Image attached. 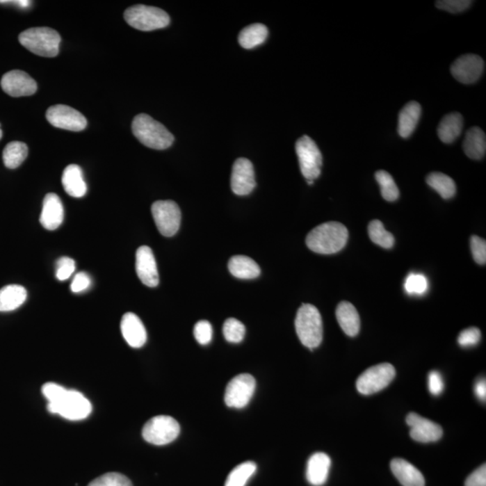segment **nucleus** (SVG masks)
<instances>
[{"instance_id":"43","label":"nucleus","mask_w":486,"mask_h":486,"mask_svg":"<svg viewBox=\"0 0 486 486\" xmlns=\"http://www.w3.org/2000/svg\"><path fill=\"white\" fill-rule=\"evenodd\" d=\"M90 285L91 280L88 275L85 273V272H79V273L76 274V276L73 278L70 289H72L73 293L84 292Z\"/></svg>"},{"instance_id":"15","label":"nucleus","mask_w":486,"mask_h":486,"mask_svg":"<svg viewBox=\"0 0 486 486\" xmlns=\"http://www.w3.org/2000/svg\"><path fill=\"white\" fill-rule=\"evenodd\" d=\"M1 88L4 92L9 96L13 97H29L36 92L38 83L26 72L15 70L3 76Z\"/></svg>"},{"instance_id":"26","label":"nucleus","mask_w":486,"mask_h":486,"mask_svg":"<svg viewBox=\"0 0 486 486\" xmlns=\"http://www.w3.org/2000/svg\"><path fill=\"white\" fill-rule=\"evenodd\" d=\"M228 268L232 276L241 280H253L261 275V268L247 256L232 257L228 263Z\"/></svg>"},{"instance_id":"10","label":"nucleus","mask_w":486,"mask_h":486,"mask_svg":"<svg viewBox=\"0 0 486 486\" xmlns=\"http://www.w3.org/2000/svg\"><path fill=\"white\" fill-rule=\"evenodd\" d=\"M152 213L159 232L163 236L171 237L178 232L181 222V212L175 202H155L152 206Z\"/></svg>"},{"instance_id":"16","label":"nucleus","mask_w":486,"mask_h":486,"mask_svg":"<svg viewBox=\"0 0 486 486\" xmlns=\"http://www.w3.org/2000/svg\"><path fill=\"white\" fill-rule=\"evenodd\" d=\"M406 423L411 427L410 436L418 442H438L443 435L442 428L439 424L412 412L406 417Z\"/></svg>"},{"instance_id":"48","label":"nucleus","mask_w":486,"mask_h":486,"mask_svg":"<svg viewBox=\"0 0 486 486\" xmlns=\"http://www.w3.org/2000/svg\"><path fill=\"white\" fill-rule=\"evenodd\" d=\"M0 127H1V125H0ZM2 137H3V131L1 130V127H0V140L2 139Z\"/></svg>"},{"instance_id":"30","label":"nucleus","mask_w":486,"mask_h":486,"mask_svg":"<svg viewBox=\"0 0 486 486\" xmlns=\"http://www.w3.org/2000/svg\"><path fill=\"white\" fill-rule=\"evenodd\" d=\"M29 155V147L21 142H11L3 151V162L8 169L14 170L19 167Z\"/></svg>"},{"instance_id":"42","label":"nucleus","mask_w":486,"mask_h":486,"mask_svg":"<svg viewBox=\"0 0 486 486\" xmlns=\"http://www.w3.org/2000/svg\"><path fill=\"white\" fill-rule=\"evenodd\" d=\"M481 337L480 330L476 327H472V328L464 330L458 336L457 341L462 347L476 346L479 343Z\"/></svg>"},{"instance_id":"1","label":"nucleus","mask_w":486,"mask_h":486,"mask_svg":"<svg viewBox=\"0 0 486 486\" xmlns=\"http://www.w3.org/2000/svg\"><path fill=\"white\" fill-rule=\"evenodd\" d=\"M42 392L48 401V411L69 421H81L92 412V405L81 393L67 390L54 383H47Z\"/></svg>"},{"instance_id":"23","label":"nucleus","mask_w":486,"mask_h":486,"mask_svg":"<svg viewBox=\"0 0 486 486\" xmlns=\"http://www.w3.org/2000/svg\"><path fill=\"white\" fill-rule=\"evenodd\" d=\"M336 317L343 331L350 337H355L360 330V318L357 309L348 302H341L336 309Z\"/></svg>"},{"instance_id":"36","label":"nucleus","mask_w":486,"mask_h":486,"mask_svg":"<svg viewBox=\"0 0 486 486\" xmlns=\"http://www.w3.org/2000/svg\"><path fill=\"white\" fill-rule=\"evenodd\" d=\"M88 486H133L131 480L119 473H106L90 483Z\"/></svg>"},{"instance_id":"32","label":"nucleus","mask_w":486,"mask_h":486,"mask_svg":"<svg viewBox=\"0 0 486 486\" xmlns=\"http://www.w3.org/2000/svg\"><path fill=\"white\" fill-rule=\"evenodd\" d=\"M256 470L257 464L252 461L239 464L229 473L225 486H245Z\"/></svg>"},{"instance_id":"20","label":"nucleus","mask_w":486,"mask_h":486,"mask_svg":"<svg viewBox=\"0 0 486 486\" xmlns=\"http://www.w3.org/2000/svg\"><path fill=\"white\" fill-rule=\"evenodd\" d=\"M332 460L329 455L318 452L309 458L307 469V478L309 484L321 486L328 479Z\"/></svg>"},{"instance_id":"6","label":"nucleus","mask_w":486,"mask_h":486,"mask_svg":"<svg viewBox=\"0 0 486 486\" xmlns=\"http://www.w3.org/2000/svg\"><path fill=\"white\" fill-rule=\"evenodd\" d=\"M124 20L140 31H154L169 26V15L161 8L145 5H136L124 12Z\"/></svg>"},{"instance_id":"35","label":"nucleus","mask_w":486,"mask_h":486,"mask_svg":"<svg viewBox=\"0 0 486 486\" xmlns=\"http://www.w3.org/2000/svg\"><path fill=\"white\" fill-rule=\"evenodd\" d=\"M225 340L231 343H240L245 336V326L239 320L229 318L222 328Z\"/></svg>"},{"instance_id":"21","label":"nucleus","mask_w":486,"mask_h":486,"mask_svg":"<svg viewBox=\"0 0 486 486\" xmlns=\"http://www.w3.org/2000/svg\"><path fill=\"white\" fill-rule=\"evenodd\" d=\"M62 183L64 191L70 197L81 198L87 194L88 188L83 178V172L78 165H69L64 170Z\"/></svg>"},{"instance_id":"8","label":"nucleus","mask_w":486,"mask_h":486,"mask_svg":"<svg viewBox=\"0 0 486 486\" xmlns=\"http://www.w3.org/2000/svg\"><path fill=\"white\" fill-rule=\"evenodd\" d=\"M299 166L302 176L307 181L319 178L323 166V155L313 139L307 136L301 137L295 143Z\"/></svg>"},{"instance_id":"25","label":"nucleus","mask_w":486,"mask_h":486,"mask_svg":"<svg viewBox=\"0 0 486 486\" xmlns=\"http://www.w3.org/2000/svg\"><path fill=\"white\" fill-rule=\"evenodd\" d=\"M463 148L464 154L472 160H481L486 152V136L479 127L470 128L464 137Z\"/></svg>"},{"instance_id":"11","label":"nucleus","mask_w":486,"mask_h":486,"mask_svg":"<svg viewBox=\"0 0 486 486\" xmlns=\"http://www.w3.org/2000/svg\"><path fill=\"white\" fill-rule=\"evenodd\" d=\"M256 390L255 378L250 374H241L232 378L225 390V401L228 407H245Z\"/></svg>"},{"instance_id":"46","label":"nucleus","mask_w":486,"mask_h":486,"mask_svg":"<svg viewBox=\"0 0 486 486\" xmlns=\"http://www.w3.org/2000/svg\"><path fill=\"white\" fill-rule=\"evenodd\" d=\"M475 392L479 399L485 400L486 398V382L485 379L478 382L476 384Z\"/></svg>"},{"instance_id":"17","label":"nucleus","mask_w":486,"mask_h":486,"mask_svg":"<svg viewBox=\"0 0 486 486\" xmlns=\"http://www.w3.org/2000/svg\"><path fill=\"white\" fill-rule=\"evenodd\" d=\"M136 268L137 276L145 286L155 287L159 285L157 264L151 248L142 246L137 250Z\"/></svg>"},{"instance_id":"13","label":"nucleus","mask_w":486,"mask_h":486,"mask_svg":"<svg viewBox=\"0 0 486 486\" xmlns=\"http://www.w3.org/2000/svg\"><path fill=\"white\" fill-rule=\"evenodd\" d=\"M485 62L476 54H464L452 63L451 72L457 81L472 84L478 81L484 72Z\"/></svg>"},{"instance_id":"40","label":"nucleus","mask_w":486,"mask_h":486,"mask_svg":"<svg viewBox=\"0 0 486 486\" xmlns=\"http://www.w3.org/2000/svg\"><path fill=\"white\" fill-rule=\"evenodd\" d=\"M470 0H439L436 2V7L449 12V13H461L472 5Z\"/></svg>"},{"instance_id":"14","label":"nucleus","mask_w":486,"mask_h":486,"mask_svg":"<svg viewBox=\"0 0 486 486\" xmlns=\"http://www.w3.org/2000/svg\"><path fill=\"white\" fill-rule=\"evenodd\" d=\"M232 191L237 195H247L256 186L254 168L252 161L245 158L235 161L231 178Z\"/></svg>"},{"instance_id":"19","label":"nucleus","mask_w":486,"mask_h":486,"mask_svg":"<svg viewBox=\"0 0 486 486\" xmlns=\"http://www.w3.org/2000/svg\"><path fill=\"white\" fill-rule=\"evenodd\" d=\"M64 211L62 201L56 194L45 195L40 222L49 231L56 230L63 224Z\"/></svg>"},{"instance_id":"22","label":"nucleus","mask_w":486,"mask_h":486,"mask_svg":"<svg viewBox=\"0 0 486 486\" xmlns=\"http://www.w3.org/2000/svg\"><path fill=\"white\" fill-rule=\"evenodd\" d=\"M391 470L403 486H425L423 473L416 467L402 458H394Z\"/></svg>"},{"instance_id":"5","label":"nucleus","mask_w":486,"mask_h":486,"mask_svg":"<svg viewBox=\"0 0 486 486\" xmlns=\"http://www.w3.org/2000/svg\"><path fill=\"white\" fill-rule=\"evenodd\" d=\"M20 44L39 56L55 57L60 51L62 39L59 33L49 27H33L20 33Z\"/></svg>"},{"instance_id":"2","label":"nucleus","mask_w":486,"mask_h":486,"mask_svg":"<svg viewBox=\"0 0 486 486\" xmlns=\"http://www.w3.org/2000/svg\"><path fill=\"white\" fill-rule=\"evenodd\" d=\"M348 229L341 222H328L309 232L307 245L318 254H334L346 246Z\"/></svg>"},{"instance_id":"33","label":"nucleus","mask_w":486,"mask_h":486,"mask_svg":"<svg viewBox=\"0 0 486 486\" xmlns=\"http://www.w3.org/2000/svg\"><path fill=\"white\" fill-rule=\"evenodd\" d=\"M368 234L371 241L377 245L384 249H391L394 245V237L391 232L384 229V226L379 220H373L368 225Z\"/></svg>"},{"instance_id":"29","label":"nucleus","mask_w":486,"mask_h":486,"mask_svg":"<svg viewBox=\"0 0 486 486\" xmlns=\"http://www.w3.org/2000/svg\"><path fill=\"white\" fill-rule=\"evenodd\" d=\"M268 35V29L264 24H253L241 30L238 40L241 47L252 49L262 44Z\"/></svg>"},{"instance_id":"9","label":"nucleus","mask_w":486,"mask_h":486,"mask_svg":"<svg viewBox=\"0 0 486 486\" xmlns=\"http://www.w3.org/2000/svg\"><path fill=\"white\" fill-rule=\"evenodd\" d=\"M396 378V369L389 363L379 364L360 375L357 380V389L360 394L369 396L389 386Z\"/></svg>"},{"instance_id":"44","label":"nucleus","mask_w":486,"mask_h":486,"mask_svg":"<svg viewBox=\"0 0 486 486\" xmlns=\"http://www.w3.org/2000/svg\"><path fill=\"white\" fill-rule=\"evenodd\" d=\"M464 486H486V466L485 464L476 469L475 472L466 480Z\"/></svg>"},{"instance_id":"24","label":"nucleus","mask_w":486,"mask_h":486,"mask_svg":"<svg viewBox=\"0 0 486 486\" xmlns=\"http://www.w3.org/2000/svg\"><path fill=\"white\" fill-rule=\"evenodd\" d=\"M421 108L420 104L412 101L406 104L399 114L398 133L403 138H408L414 133L420 120Z\"/></svg>"},{"instance_id":"3","label":"nucleus","mask_w":486,"mask_h":486,"mask_svg":"<svg viewBox=\"0 0 486 486\" xmlns=\"http://www.w3.org/2000/svg\"><path fill=\"white\" fill-rule=\"evenodd\" d=\"M133 136L143 145L154 149L170 148L174 142V136L163 124L146 114L134 118L131 124Z\"/></svg>"},{"instance_id":"28","label":"nucleus","mask_w":486,"mask_h":486,"mask_svg":"<svg viewBox=\"0 0 486 486\" xmlns=\"http://www.w3.org/2000/svg\"><path fill=\"white\" fill-rule=\"evenodd\" d=\"M27 298L26 289L19 285H8L0 289V311L19 308Z\"/></svg>"},{"instance_id":"34","label":"nucleus","mask_w":486,"mask_h":486,"mask_svg":"<svg viewBox=\"0 0 486 486\" xmlns=\"http://www.w3.org/2000/svg\"><path fill=\"white\" fill-rule=\"evenodd\" d=\"M375 179L380 186L381 195L384 200L394 202L398 200L399 189L397 188L393 177L384 170H378L375 173Z\"/></svg>"},{"instance_id":"41","label":"nucleus","mask_w":486,"mask_h":486,"mask_svg":"<svg viewBox=\"0 0 486 486\" xmlns=\"http://www.w3.org/2000/svg\"><path fill=\"white\" fill-rule=\"evenodd\" d=\"M471 252L473 258L479 265H485L486 262V241L482 238L473 235L470 240Z\"/></svg>"},{"instance_id":"12","label":"nucleus","mask_w":486,"mask_h":486,"mask_svg":"<svg viewBox=\"0 0 486 486\" xmlns=\"http://www.w3.org/2000/svg\"><path fill=\"white\" fill-rule=\"evenodd\" d=\"M47 118L53 127L72 131H83L88 122L77 110L65 105H55L47 110Z\"/></svg>"},{"instance_id":"38","label":"nucleus","mask_w":486,"mask_h":486,"mask_svg":"<svg viewBox=\"0 0 486 486\" xmlns=\"http://www.w3.org/2000/svg\"><path fill=\"white\" fill-rule=\"evenodd\" d=\"M194 336L198 343L209 344L213 338L212 325L207 321H200L194 327Z\"/></svg>"},{"instance_id":"37","label":"nucleus","mask_w":486,"mask_h":486,"mask_svg":"<svg viewBox=\"0 0 486 486\" xmlns=\"http://www.w3.org/2000/svg\"><path fill=\"white\" fill-rule=\"evenodd\" d=\"M405 289L409 295H423L428 289V280L426 277L423 274H410L405 280Z\"/></svg>"},{"instance_id":"4","label":"nucleus","mask_w":486,"mask_h":486,"mask_svg":"<svg viewBox=\"0 0 486 486\" xmlns=\"http://www.w3.org/2000/svg\"><path fill=\"white\" fill-rule=\"evenodd\" d=\"M295 331L304 346L316 348L323 341V326L319 310L313 305L304 304L295 318Z\"/></svg>"},{"instance_id":"7","label":"nucleus","mask_w":486,"mask_h":486,"mask_svg":"<svg viewBox=\"0 0 486 486\" xmlns=\"http://www.w3.org/2000/svg\"><path fill=\"white\" fill-rule=\"evenodd\" d=\"M180 426L175 419L159 415L147 421L143 428V437L147 442L156 446L170 444L178 438Z\"/></svg>"},{"instance_id":"39","label":"nucleus","mask_w":486,"mask_h":486,"mask_svg":"<svg viewBox=\"0 0 486 486\" xmlns=\"http://www.w3.org/2000/svg\"><path fill=\"white\" fill-rule=\"evenodd\" d=\"M76 263L69 257H62L56 262V277L60 281L69 280L74 273Z\"/></svg>"},{"instance_id":"45","label":"nucleus","mask_w":486,"mask_h":486,"mask_svg":"<svg viewBox=\"0 0 486 486\" xmlns=\"http://www.w3.org/2000/svg\"><path fill=\"white\" fill-rule=\"evenodd\" d=\"M429 389L434 396H439L444 389V383L439 372L432 371L429 375Z\"/></svg>"},{"instance_id":"47","label":"nucleus","mask_w":486,"mask_h":486,"mask_svg":"<svg viewBox=\"0 0 486 486\" xmlns=\"http://www.w3.org/2000/svg\"><path fill=\"white\" fill-rule=\"evenodd\" d=\"M31 1L27 0H19V1H0V4H10L17 6V7L26 8L31 6Z\"/></svg>"},{"instance_id":"27","label":"nucleus","mask_w":486,"mask_h":486,"mask_svg":"<svg viewBox=\"0 0 486 486\" xmlns=\"http://www.w3.org/2000/svg\"><path fill=\"white\" fill-rule=\"evenodd\" d=\"M463 129V116L460 113H451L440 122L438 136L444 143H452L460 137Z\"/></svg>"},{"instance_id":"18","label":"nucleus","mask_w":486,"mask_h":486,"mask_svg":"<svg viewBox=\"0 0 486 486\" xmlns=\"http://www.w3.org/2000/svg\"><path fill=\"white\" fill-rule=\"evenodd\" d=\"M121 332L128 345L131 348H142L147 341L145 325L136 314L127 313L121 321Z\"/></svg>"},{"instance_id":"31","label":"nucleus","mask_w":486,"mask_h":486,"mask_svg":"<svg viewBox=\"0 0 486 486\" xmlns=\"http://www.w3.org/2000/svg\"><path fill=\"white\" fill-rule=\"evenodd\" d=\"M427 184L438 192L444 200H451L455 195V183L453 179L440 172H432L428 175Z\"/></svg>"}]
</instances>
